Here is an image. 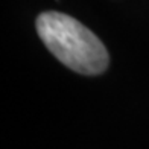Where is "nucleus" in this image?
<instances>
[{"instance_id":"obj_1","label":"nucleus","mask_w":149,"mask_h":149,"mask_svg":"<svg viewBox=\"0 0 149 149\" xmlns=\"http://www.w3.org/2000/svg\"><path fill=\"white\" fill-rule=\"evenodd\" d=\"M37 32L46 47L65 67L81 74H99L108 67V52L94 33L63 12H43Z\"/></svg>"}]
</instances>
